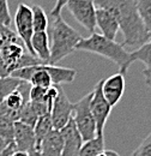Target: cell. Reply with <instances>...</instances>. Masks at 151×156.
I'll use <instances>...</instances> for the list:
<instances>
[{
	"instance_id": "obj_1",
	"label": "cell",
	"mask_w": 151,
	"mask_h": 156,
	"mask_svg": "<svg viewBox=\"0 0 151 156\" xmlns=\"http://www.w3.org/2000/svg\"><path fill=\"white\" fill-rule=\"evenodd\" d=\"M96 9L111 11L124 34L122 47H140L150 40V34L139 16L137 0H94Z\"/></svg>"
},
{
	"instance_id": "obj_2",
	"label": "cell",
	"mask_w": 151,
	"mask_h": 156,
	"mask_svg": "<svg viewBox=\"0 0 151 156\" xmlns=\"http://www.w3.org/2000/svg\"><path fill=\"white\" fill-rule=\"evenodd\" d=\"M76 51L90 52L109 59L119 66V73L125 75L130 69V52H127L122 44L113 40L106 39L101 34L94 33L89 37H82L76 46Z\"/></svg>"
},
{
	"instance_id": "obj_3",
	"label": "cell",
	"mask_w": 151,
	"mask_h": 156,
	"mask_svg": "<svg viewBox=\"0 0 151 156\" xmlns=\"http://www.w3.org/2000/svg\"><path fill=\"white\" fill-rule=\"evenodd\" d=\"M48 39L51 47L49 65H55L60 60L66 58L76 51L77 43L80 41L82 35L68 25L60 17L53 18V22L48 25Z\"/></svg>"
},
{
	"instance_id": "obj_4",
	"label": "cell",
	"mask_w": 151,
	"mask_h": 156,
	"mask_svg": "<svg viewBox=\"0 0 151 156\" xmlns=\"http://www.w3.org/2000/svg\"><path fill=\"white\" fill-rule=\"evenodd\" d=\"M43 64L25 51L23 44H9L0 48V77H10L15 71L28 66Z\"/></svg>"
},
{
	"instance_id": "obj_5",
	"label": "cell",
	"mask_w": 151,
	"mask_h": 156,
	"mask_svg": "<svg viewBox=\"0 0 151 156\" xmlns=\"http://www.w3.org/2000/svg\"><path fill=\"white\" fill-rule=\"evenodd\" d=\"M91 96H93V90L79 101L73 103L72 119L83 142L90 140L96 136V124L89 107Z\"/></svg>"
},
{
	"instance_id": "obj_6",
	"label": "cell",
	"mask_w": 151,
	"mask_h": 156,
	"mask_svg": "<svg viewBox=\"0 0 151 156\" xmlns=\"http://www.w3.org/2000/svg\"><path fill=\"white\" fill-rule=\"evenodd\" d=\"M102 82L103 79L98 80V83L93 89V96L90 98V112L94 117L95 124H96V135H103L106 122L109 118L112 112V107L106 101V98L102 94Z\"/></svg>"
},
{
	"instance_id": "obj_7",
	"label": "cell",
	"mask_w": 151,
	"mask_h": 156,
	"mask_svg": "<svg viewBox=\"0 0 151 156\" xmlns=\"http://www.w3.org/2000/svg\"><path fill=\"white\" fill-rule=\"evenodd\" d=\"M65 6L89 34H94L96 29V7L94 0H68Z\"/></svg>"
},
{
	"instance_id": "obj_8",
	"label": "cell",
	"mask_w": 151,
	"mask_h": 156,
	"mask_svg": "<svg viewBox=\"0 0 151 156\" xmlns=\"http://www.w3.org/2000/svg\"><path fill=\"white\" fill-rule=\"evenodd\" d=\"M13 22L17 29V35L22 40L26 52L34 55V52L31 49V37L34 35V28H33V13L30 6L20 2L17 7Z\"/></svg>"
},
{
	"instance_id": "obj_9",
	"label": "cell",
	"mask_w": 151,
	"mask_h": 156,
	"mask_svg": "<svg viewBox=\"0 0 151 156\" xmlns=\"http://www.w3.org/2000/svg\"><path fill=\"white\" fill-rule=\"evenodd\" d=\"M73 114V103L68 100L64 89L58 85L57 98L53 101V106L51 109V118L54 130L62 129L72 118Z\"/></svg>"
},
{
	"instance_id": "obj_10",
	"label": "cell",
	"mask_w": 151,
	"mask_h": 156,
	"mask_svg": "<svg viewBox=\"0 0 151 156\" xmlns=\"http://www.w3.org/2000/svg\"><path fill=\"white\" fill-rule=\"evenodd\" d=\"M59 131L62 136V142H64L61 156H78L84 142L76 127L73 119L71 118L70 121Z\"/></svg>"
},
{
	"instance_id": "obj_11",
	"label": "cell",
	"mask_w": 151,
	"mask_h": 156,
	"mask_svg": "<svg viewBox=\"0 0 151 156\" xmlns=\"http://www.w3.org/2000/svg\"><path fill=\"white\" fill-rule=\"evenodd\" d=\"M125 91V77L121 73H116L102 82V94L109 106L113 108L119 103Z\"/></svg>"
},
{
	"instance_id": "obj_12",
	"label": "cell",
	"mask_w": 151,
	"mask_h": 156,
	"mask_svg": "<svg viewBox=\"0 0 151 156\" xmlns=\"http://www.w3.org/2000/svg\"><path fill=\"white\" fill-rule=\"evenodd\" d=\"M13 144L16 150L30 153L36 149V138L34 133V129L26 124L20 121L15 122L13 131Z\"/></svg>"
},
{
	"instance_id": "obj_13",
	"label": "cell",
	"mask_w": 151,
	"mask_h": 156,
	"mask_svg": "<svg viewBox=\"0 0 151 156\" xmlns=\"http://www.w3.org/2000/svg\"><path fill=\"white\" fill-rule=\"evenodd\" d=\"M95 20L96 27H98L102 31V36L114 41L119 31V24L113 13L106 9H96Z\"/></svg>"
},
{
	"instance_id": "obj_14",
	"label": "cell",
	"mask_w": 151,
	"mask_h": 156,
	"mask_svg": "<svg viewBox=\"0 0 151 156\" xmlns=\"http://www.w3.org/2000/svg\"><path fill=\"white\" fill-rule=\"evenodd\" d=\"M62 136L59 130H52L44 137L37 147L41 156H61L62 154Z\"/></svg>"
},
{
	"instance_id": "obj_15",
	"label": "cell",
	"mask_w": 151,
	"mask_h": 156,
	"mask_svg": "<svg viewBox=\"0 0 151 156\" xmlns=\"http://www.w3.org/2000/svg\"><path fill=\"white\" fill-rule=\"evenodd\" d=\"M31 49L34 55L41 60L43 64H48L51 58V47H49V39L47 31L42 33H34L31 37Z\"/></svg>"
},
{
	"instance_id": "obj_16",
	"label": "cell",
	"mask_w": 151,
	"mask_h": 156,
	"mask_svg": "<svg viewBox=\"0 0 151 156\" xmlns=\"http://www.w3.org/2000/svg\"><path fill=\"white\" fill-rule=\"evenodd\" d=\"M134 61H140L145 65V69L143 72H150L151 71V40L146 43L142 44L137 49L130 53V65H132Z\"/></svg>"
},
{
	"instance_id": "obj_17",
	"label": "cell",
	"mask_w": 151,
	"mask_h": 156,
	"mask_svg": "<svg viewBox=\"0 0 151 156\" xmlns=\"http://www.w3.org/2000/svg\"><path fill=\"white\" fill-rule=\"evenodd\" d=\"M104 151V136L96 135V136L83 143L78 156H97Z\"/></svg>"
},
{
	"instance_id": "obj_18",
	"label": "cell",
	"mask_w": 151,
	"mask_h": 156,
	"mask_svg": "<svg viewBox=\"0 0 151 156\" xmlns=\"http://www.w3.org/2000/svg\"><path fill=\"white\" fill-rule=\"evenodd\" d=\"M53 129V124H52V118H51V113H46L40 115L34 126V133H35V138H36V149L40 145L41 140L47 136Z\"/></svg>"
},
{
	"instance_id": "obj_19",
	"label": "cell",
	"mask_w": 151,
	"mask_h": 156,
	"mask_svg": "<svg viewBox=\"0 0 151 156\" xmlns=\"http://www.w3.org/2000/svg\"><path fill=\"white\" fill-rule=\"evenodd\" d=\"M31 13H33V28L34 33H42L47 31L48 29V17L44 12V10L40 5H33L31 7Z\"/></svg>"
},
{
	"instance_id": "obj_20",
	"label": "cell",
	"mask_w": 151,
	"mask_h": 156,
	"mask_svg": "<svg viewBox=\"0 0 151 156\" xmlns=\"http://www.w3.org/2000/svg\"><path fill=\"white\" fill-rule=\"evenodd\" d=\"M23 44L16 31H13L10 27H6L0 23V48H4L9 44ZM24 46V44H23Z\"/></svg>"
},
{
	"instance_id": "obj_21",
	"label": "cell",
	"mask_w": 151,
	"mask_h": 156,
	"mask_svg": "<svg viewBox=\"0 0 151 156\" xmlns=\"http://www.w3.org/2000/svg\"><path fill=\"white\" fill-rule=\"evenodd\" d=\"M15 120L10 117L0 113V136L9 143L13 142V131H15Z\"/></svg>"
},
{
	"instance_id": "obj_22",
	"label": "cell",
	"mask_w": 151,
	"mask_h": 156,
	"mask_svg": "<svg viewBox=\"0 0 151 156\" xmlns=\"http://www.w3.org/2000/svg\"><path fill=\"white\" fill-rule=\"evenodd\" d=\"M22 83H23V80L11 77V76L5 78L0 77V103L5 100V98L10 93H12L13 90H16Z\"/></svg>"
},
{
	"instance_id": "obj_23",
	"label": "cell",
	"mask_w": 151,
	"mask_h": 156,
	"mask_svg": "<svg viewBox=\"0 0 151 156\" xmlns=\"http://www.w3.org/2000/svg\"><path fill=\"white\" fill-rule=\"evenodd\" d=\"M137 9L145 29L151 34V0H137Z\"/></svg>"
},
{
	"instance_id": "obj_24",
	"label": "cell",
	"mask_w": 151,
	"mask_h": 156,
	"mask_svg": "<svg viewBox=\"0 0 151 156\" xmlns=\"http://www.w3.org/2000/svg\"><path fill=\"white\" fill-rule=\"evenodd\" d=\"M131 156H151V132L142 140Z\"/></svg>"
},
{
	"instance_id": "obj_25",
	"label": "cell",
	"mask_w": 151,
	"mask_h": 156,
	"mask_svg": "<svg viewBox=\"0 0 151 156\" xmlns=\"http://www.w3.org/2000/svg\"><path fill=\"white\" fill-rule=\"evenodd\" d=\"M47 94V89L46 88H41V87H30L29 90V101L31 102H44V98Z\"/></svg>"
},
{
	"instance_id": "obj_26",
	"label": "cell",
	"mask_w": 151,
	"mask_h": 156,
	"mask_svg": "<svg viewBox=\"0 0 151 156\" xmlns=\"http://www.w3.org/2000/svg\"><path fill=\"white\" fill-rule=\"evenodd\" d=\"M12 22L10 10H9V2L7 0H0V23L9 27Z\"/></svg>"
},
{
	"instance_id": "obj_27",
	"label": "cell",
	"mask_w": 151,
	"mask_h": 156,
	"mask_svg": "<svg viewBox=\"0 0 151 156\" xmlns=\"http://www.w3.org/2000/svg\"><path fill=\"white\" fill-rule=\"evenodd\" d=\"M68 0H57V2H55V5H54V7L52 9V11H51V15L53 16V18H57V17H60V15H61V11H62V9H64V6L66 5V2H67Z\"/></svg>"
},
{
	"instance_id": "obj_28",
	"label": "cell",
	"mask_w": 151,
	"mask_h": 156,
	"mask_svg": "<svg viewBox=\"0 0 151 156\" xmlns=\"http://www.w3.org/2000/svg\"><path fill=\"white\" fill-rule=\"evenodd\" d=\"M15 150H16V147H15V144H13V142H12V143H10L9 147L0 154V156H10Z\"/></svg>"
},
{
	"instance_id": "obj_29",
	"label": "cell",
	"mask_w": 151,
	"mask_h": 156,
	"mask_svg": "<svg viewBox=\"0 0 151 156\" xmlns=\"http://www.w3.org/2000/svg\"><path fill=\"white\" fill-rule=\"evenodd\" d=\"M9 144H10V143H9L7 140H5L2 137L0 136V154H1V153H2L7 147H9Z\"/></svg>"
},
{
	"instance_id": "obj_30",
	"label": "cell",
	"mask_w": 151,
	"mask_h": 156,
	"mask_svg": "<svg viewBox=\"0 0 151 156\" xmlns=\"http://www.w3.org/2000/svg\"><path fill=\"white\" fill-rule=\"evenodd\" d=\"M143 76L145 78V83L151 88V71L150 72H143Z\"/></svg>"
},
{
	"instance_id": "obj_31",
	"label": "cell",
	"mask_w": 151,
	"mask_h": 156,
	"mask_svg": "<svg viewBox=\"0 0 151 156\" xmlns=\"http://www.w3.org/2000/svg\"><path fill=\"white\" fill-rule=\"evenodd\" d=\"M10 156H29V153H26V151H20V150H15Z\"/></svg>"
},
{
	"instance_id": "obj_32",
	"label": "cell",
	"mask_w": 151,
	"mask_h": 156,
	"mask_svg": "<svg viewBox=\"0 0 151 156\" xmlns=\"http://www.w3.org/2000/svg\"><path fill=\"white\" fill-rule=\"evenodd\" d=\"M103 154H104V156H120L115 150H112V149H109V150H104Z\"/></svg>"
},
{
	"instance_id": "obj_33",
	"label": "cell",
	"mask_w": 151,
	"mask_h": 156,
	"mask_svg": "<svg viewBox=\"0 0 151 156\" xmlns=\"http://www.w3.org/2000/svg\"><path fill=\"white\" fill-rule=\"evenodd\" d=\"M29 156H41V155H40L38 150L35 149V150H33V151H30V153H29Z\"/></svg>"
},
{
	"instance_id": "obj_34",
	"label": "cell",
	"mask_w": 151,
	"mask_h": 156,
	"mask_svg": "<svg viewBox=\"0 0 151 156\" xmlns=\"http://www.w3.org/2000/svg\"><path fill=\"white\" fill-rule=\"evenodd\" d=\"M97 156H104V154H103V153H101V154H98Z\"/></svg>"
},
{
	"instance_id": "obj_35",
	"label": "cell",
	"mask_w": 151,
	"mask_h": 156,
	"mask_svg": "<svg viewBox=\"0 0 151 156\" xmlns=\"http://www.w3.org/2000/svg\"><path fill=\"white\" fill-rule=\"evenodd\" d=\"M150 40H151V34H150Z\"/></svg>"
}]
</instances>
